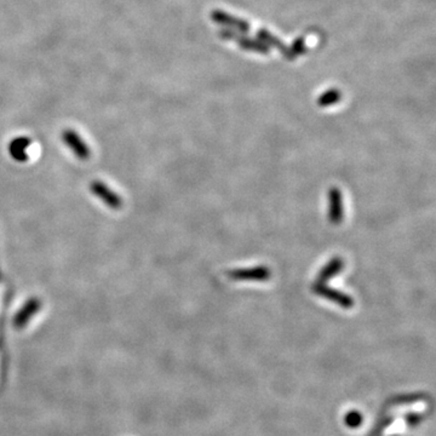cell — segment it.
Instances as JSON below:
<instances>
[{
  "mask_svg": "<svg viewBox=\"0 0 436 436\" xmlns=\"http://www.w3.org/2000/svg\"><path fill=\"white\" fill-rule=\"evenodd\" d=\"M90 189H91L95 197H99L106 207H108L112 210L122 209V197L118 193L114 192L112 188H109L106 183L102 182V181H94L91 183Z\"/></svg>",
  "mask_w": 436,
  "mask_h": 436,
  "instance_id": "cell-1",
  "label": "cell"
},
{
  "mask_svg": "<svg viewBox=\"0 0 436 436\" xmlns=\"http://www.w3.org/2000/svg\"><path fill=\"white\" fill-rule=\"evenodd\" d=\"M313 292L318 296H321L323 298L341 305L344 309H349L354 305V300L350 296L343 293L341 291L332 289V287H328V285H325L324 282H315L313 285Z\"/></svg>",
  "mask_w": 436,
  "mask_h": 436,
  "instance_id": "cell-2",
  "label": "cell"
},
{
  "mask_svg": "<svg viewBox=\"0 0 436 436\" xmlns=\"http://www.w3.org/2000/svg\"><path fill=\"white\" fill-rule=\"evenodd\" d=\"M62 140L65 142V145L72 150L75 158L83 161L89 159L91 150L89 145H86V142L80 137L78 132H75L74 130H66L62 134Z\"/></svg>",
  "mask_w": 436,
  "mask_h": 436,
  "instance_id": "cell-3",
  "label": "cell"
},
{
  "mask_svg": "<svg viewBox=\"0 0 436 436\" xmlns=\"http://www.w3.org/2000/svg\"><path fill=\"white\" fill-rule=\"evenodd\" d=\"M227 275L234 280H252V282H266L271 277V271L264 266L254 268H243L227 272Z\"/></svg>",
  "mask_w": 436,
  "mask_h": 436,
  "instance_id": "cell-4",
  "label": "cell"
},
{
  "mask_svg": "<svg viewBox=\"0 0 436 436\" xmlns=\"http://www.w3.org/2000/svg\"><path fill=\"white\" fill-rule=\"evenodd\" d=\"M328 220L332 225H339L343 220L342 193L338 188L328 192Z\"/></svg>",
  "mask_w": 436,
  "mask_h": 436,
  "instance_id": "cell-5",
  "label": "cell"
},
{
  "mask_svg": "<svg viewBox=\"0 0 436 436\" xmlns=\"http://www.w3.org/2000/svg\"><path fill=\"white\" fill-rule=\"evenodd\" d=\"M42 308V302L38 298H31L24 303V307L19 309V313L15 315L14 324L16 328H24L29 324L31 319Z\"/></svg>",
  "mask_w": 436,
  "mask_h": 436,
  "instance_id": "cell-6",
  "label": "cell"
},
{
  "mask_svg": "<svg viewBox=\"0 0 436 436\" xmlns=\"http://www.w3.org/2000/svg\"><path fill=\"white\" fill-rule=\"evenodd\" d=\"M31 140L27 137H17L9 145V153L16 161H26L29 159V150Z\"/></svg>",
  "mask_w": 436,
  "mask_h": 436,
  "instance_id": "cell-7",
  "label": "cell"
},
{
  "mask_svg": "<svg viewBox=\"0 0 436 436\" xmlns=\"http://www.w3.org/2000/svg\"><path fill=\"white\" fill-rule=\"evenodd\" d=\"M343 267H344V262L342 258H333L320 271L319 275L316 277V282H328L331 277L337 275L338 273L342 272Z\"/></svg>",
  "mask_w": 436,
  "mask_h": 436,
  "instance_id": "cell-8",
  "label": "cell"
},
{
  "mask_svg": "<svg viewBox=\"0 0 436 436\" xmlns=\"http://www.w3.org/2000/svg\"><path fill=\"white\" fill-rule=\"evenodd\" d=\"M344 421L348 427L357 428L362 423V414L357 411H352V412L347 413Z\"/></svg>",
  "mask_w": 436,
  "mask_h": 436,
  "instance_id": "cell-9",
  "label": "cell"
},
{
  "mask_svg": "<svg viewBox=\"0 0 436 436\" xmlns=\"http://www.w3.org/2000/svg\"><path fill=\"white\" fill-rule=\"evenodd\" d=\"M419 421H421V416H417V414H410L407 417V422L411 426H416Z\"/></svg>",
  "mask_w": 436,
  "mask_h": 436,
  "instance_id": "cell-10",
  "label": "cell"
}]
</instances>
